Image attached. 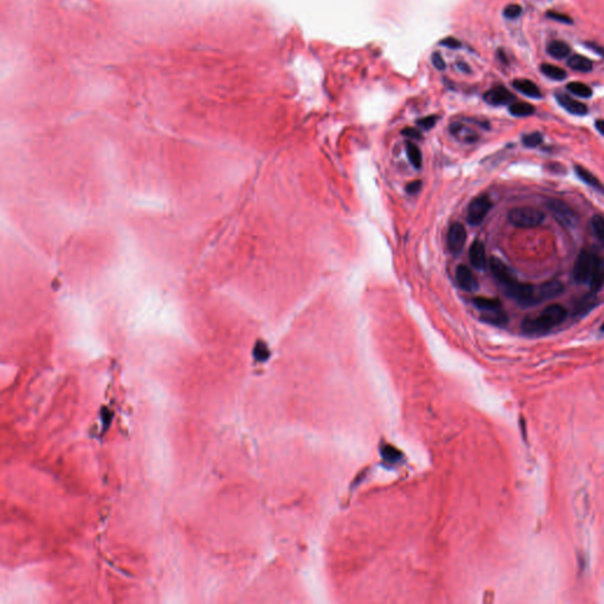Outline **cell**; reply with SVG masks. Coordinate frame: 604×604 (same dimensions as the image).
Segmentation results:
<instances>
[{
	"label": "cell",
	"instance_id": "cell-19",
	"mask_svg": "<svg viewBox=\"0 0 604 604\" xmlns=\"http://www.w3.org/2000/svg\"><path fill=\"white\" fill-rule=\"evenodd\" d=\"M548 53L556 59H563L570 53V48L567 42L560 40H553L548 45Z\"/></svg>",
	"mask_w": 604,
	"mask_h": 604
},
{
	"label": "cell",
	"instance_id": "cell-12",
	"mask_svg": "<svg viewBox=\"0 0 604 604\" xmlns=\"http://www.w3.org/2000/svg\"><path fill=\"white\" fill-rule=\"evenodd\" d=\"M468 256H470L471 265L473 266L476 269L483 270L486 267L487 260L485 246H484V243L482 241H479V240H476L471 245L470 251H468Z\"/></svg>",
	"mask_w": 604,
	"mask_h": 604
},
{
	"label": "cell",
	"instance_id": "cell-33",
	"mask_svg": "<svg viewBox=\"0 0 604 604\" xmlns=\"http://www.w3.org/2000/svg\"><path fill=\"white\" fill-rule=\"evenodd\" d=\"M440 44L448 49H460V46H462V42L455 37H445L444 39L440 41Z\"/></svg>",
	"mask_w": 604,
	"mask_h": 604
},
{
	"label": "cell",
	"instance_id": "cell-9",
	"mask_svg": "<svg viewBox=\"0 0 604 604\" xmlns=\"http://www.w3.org/2000/svg\"><path fill=\"white\" fill-rule=\"evenodd\" d=\"M490 268L493 276L495 277V280H497L503 287H505V286L516 281V276L513 275L512 270H511L502 260H499L498 257H491Z\"/></svg>",
	"mask_w": 604,
	"mask_h": 604
},
{
	"label": "cell",
	"instance_id": "cell-24",
	"mask_svg": "<svg viewBox=\"0 0 604 604\" xmlns=\"http://www.w3.org/2000/svg\"><path fill=\"white\" fill-rule=\"evenodd\" d=\"M406 153H407L408 160H409V162H411L414 168L420 169L421 165H423V157H421V153H420L419 148H418L414 143L407 142L406 143Z\"/></svg>",
	"mask_w": 604,
	"mask_h": 604
},
{
	"label": "cell",
	"instance_id": "cell-22",
	"mask_svg": "<svg viewBox=\"0 0 604 604\" xmlns=\"http://www.w3.org/2000/svg\"><path fill=\"white\" fill-rule=\"evenodd\" d=\"M451 133L453 135H456L457 137L464 139V141L466 142H473L477 139V135H476L473 131L467 129L465 125H463L462 123H455L451 125Z\"/></svg>",
	"mask_w": 604,
	"mask_h": 604
},
{
	"label": "cell",
	"instance_id": "cell-37",
	"mask_svg": "<svg viewBox=\"0 0 604 604\" xmlns=\"http://www.w3.org/2000/svg\"><path fill=\"white\" fill-rule=\"evenodd\" d=\"M596 127H597V130L604 136V121L599 119V121L596 122Z\"/></svg>",
	"mask_w": 604,
	"mask_h": 604
},
{
	"label": "cell",
	"instance_id": "cell-10",
	"mask_svg": "<svg viewBox=\"0 0 604 604\" xmlns=\"http://www.w3.org/2000/svg\"><path fill=\"white\" fill-rule=\"evenodd\" d=\"M456 280L459 287L463 290H466V292H476L479 287L477 277L474 276L473 272L465 265L457 267Z\"/></svg>",
	"mask_w": 604,
	"mask_h": 604
},
{
	"label": "cell",
	"instance_id": "cell-38",
	"mask_svg": "<svg viewBox=\"0 0 604 604\" xmlns=\"http://www.w3.org/2000/svg\"><path fill=\"white\" fill-rule=\"evenodd\" d=\"M457 67H458L459 70H462V71L465 72V73L471 72V70H470V68H468V65L464 64V63H458V64H457Z\"/></svg>",
	"mask_w": 604,
	"mask_h": 604
},
{
	"label": "cell",
	"instance_id": "cell-14",
	"mask_svg": "<svg viewBox=\"0 0 604 604\" xmlns=\"http://www.w3.org/2000/svg\"><path fill=\"white\" fill-rule=\"evenodd\" d=\"M512 87L520 91L521 94L530 97V98H541L542 92L537 85L529 79H516L513 80Z\"/></svg>",
	"mask_w": 604,
	"mask_h": 604
},
{
	"label": "cell",
	"instance_id": "cell-17",
	"mask_svg": "<svg viewBox=\"0 0 604 604\" xmlns=\"http://www.w3.org/2000/svg\"><path fill=\"white\" fill-rule=\"evenodd\" d=\"M481 317L485 322L494 325V326H505L509 322V317L502 308L490 312H483Z\"/></svg>",
	"mask_w": 604,
	"mask_h": 604
},
{
	"label": "cell",
	"instance_id": "cell-23",
	"mask_svg": "<svg viewBox=\"0 0 604 604\" xmlns=\"http://www.w3.org/2000/svg\"><path fill=\"white\" fill-rule=\"evenodd\" d=\"M541 70H542V72H543L544 75L550 79L564 80L565 78H567V72H565L562 68L556 67V65L542 64Z\"/></svg>",
	"mask_w": 604,
	"mask_h": 604
},
{
	"label": "cell",
	"instance_id": "cell-4",
	"mask_svg": "<svg viewBox=\"0 0 604 604\" xmlns=\"http://www.w3.org/2000/svg\"><path fill=\"white\" fill-rule=\"evenodd\" d=\"M492 207L491 200L486 195H482L473 199L468 204L466 219L467 222L472 226H478L481 224L486 215L489 214L490 209Z\"/></svg>",
	"mask_w": 604,
	"mask_h": 604
},
{
	"label": "cell",
	"instance_id": "cell-20",
	"mask_svg": "<svg viewBox=\"0 0 604 604\" xmlns=\"http://www.w3.org/2000/svg\"><path fill=\"white\" fill-rule=\"evenodd\" d=\"M509 111L514 117H528L535 114V106L525 102H517L511 104Z\"/></svg>",
	"mask_w": 604,
	"mask_h": 604
},
{
	"label": "cell",
	"instance_id": "cell-30",
	"mask_svg": "<svg viewBox=\"0 0 604 604\" xmlns=\"http://www.w3.org/2000/svg\"><path fill=\"white\" fill-rule=\"evenodd\" d=\"M431 60H432L433 67H435L437 70H439V71H444V70L446 69V63H445L444 58H443V56L440 55V53H438V52L433 53Z\"/></svg>",
	"mask_w": 604,
	"mask_h": 604
},
{
	"label": "cell",
	"instance_id": "cell-16",
	"mask_svg": "<svg viewBox=\"0 0 604 604\" xmlns=\"http://www.w3.org/2000/svg\"><path fill=\"white\" fill-rule=\"evenodd\" d=\"M604 284V261L601 257H598L597 263H596L594 272L591 274V277L589 280V285L592 293L598 292L602 288Z\"/></svg>",
	"mask_w": 604,
	"mask_h": 604
},
{
	"label": "cell",
	"instance_id": "cell-6",
	"mask_svg": "<svg viewBox=\"0 0 604 604\" xmlns=\"http://www.w3.org/2000/svg\"><path fill=\"white\" fill-rule=\"evenodd\" d=\"M548 207L555 219L565 228H572L577 223V215L570 206L559 200H550Z\"/></svg>",
	"mask_w": 604,
	"mask_h": 604
},
{
	"label": "cell",
	"instance_id": "cell-18",
	"mask_svg": "<svg viewBox=\"0 0 604 604\" xmlns=\"http://www.w3.org/2000/svg\"><path fill=\"white\" fill-rule=\"evenodd\" d=\"M568 67L578 72H589L592 70V61L587 57L580 55H574L569 57Z\"/></svg>",
	"mask_w": 604,
	"mask_h": 604
},
{
	"label": "cell",
	"instance_id": "cell-1",
	"mask_svg": "<svg viewBox=\"0 0 604 604\" xmlns=\"http://www.w3.org/2000/svg\"><path fill=\"white\" fill-rule=\"evenodd\" d=\"M567 317V312L560 305H551L540 315L528 316L523 320L522 331L528 335H544L558 326Z\"/></svg>",
	"mask_w": 604,
	"mask_h": 604
},
{
	"label": "cell",
	"instance_id": "cell-36",
	"mask_svg": "<svg viewBox=\"0 0 604 604\" xmlns=\"http://www.w3.org/2000/svg\"><path fill=\"white\" fill-rule=\"evenodd\" d=\"M587 46H588V48H589V49L594 50V51H595L596 53H598V55L604 56V48H602V46H599V45H597V44H594V42H587Z\"/></svg>",
	"mask_w": 604,
	"mask_h": 604
},
{
	"label": "cell",
	"instance_id": "cell-29",
	"mask_svg": "<svg viewBox=\"0 0 604 604\" xmlns=\"http://www.w3.org/2000/svg\"><path fill=\"white\" fill-rule=\"evenodd\" d=\"M522 14V7L518 4H510L505 7L504 15L508 19H516Z\"/></svg>",
	"mask_w": 604,
	"mask_h": 604
},
{
	"label": "cell",
	"instance_id": "cell-28",
	"mask_svg": "<svg viewBox=\"0 0 604 604\" xmlns=\"http://www.w3.org/2000/svg\"><path fill=\"white\" fill-rule=\"evenodd\" d=\"M542 142H543V136H542V134L540 133H532L525 135V136L523 137V143H524V145L528 146V148H536V146L540 145Z\"/></svg>",
	"mask_w": 604,
	"mask_h": 604
},
{
	"label": "cell",
	"instance_id": "cell-11",
	"mask_svg": "<svg viewBox=\"0 0 604 604\" xmlns=\"http://www.w3.org/2000/svg\"><path fill=\"white\" fill-rule=\"evenodd\" d=\"M484 99L491 105L497 106L505 105V104L512 102V100H514V96L506 88L502 87V85H497V87L492 88L484 95Z\"/></svg>",
	"mask_w": 604,
	"mask_h": 604
},
{
	"label": "cell",
	"instance_id": "cell-13",
	"mask_svg": "<svg viewBox=\"0 0 604 604\" xmlns=\"http://www.w3.org/2000/svg\"><path fill=\"white\" fill-rule=\"evenodd\" d=\"M556 99H557V102L559 103V105L564 107V109L567 111L570 112V114L577 115V116L587 115L588 107H587L586 104L578 102V100L574 99L572 97L564 95V94H557Z\"/></svg>",
	"mask_w": 604,
	"mask_h": 604
},
{
	"label": "cell",
	"instance_id": "cell-3",
	"mask_svg": "<svg viewBox=\"0 0 604 604\" xmlns=\"http://www.w3.org/2000/svg\"><path fill=\"white\" fill-rule=\"evenodd\" d=\"M598 256L591 251L583 250L578 255L574 266V278L578 284H589L591 274L594 272Z\"/></svg>",
	"mask_w": 604,
	"mask_h": 604
},
{
	"label": "cell",
	"instance_id": "cell-26",
	"mask_svg": "<svg viewBox=\"0 0 604 604\" xmlns=\"http://www.w3.org/2000/svg\"><path fill=\"white\" fill-rule=\"evenodd\" d=\"M596 306V296L595 295H588V296H584L582 300H580L578 304L575 306V312H574V315H584L587 314L588 312Z\"/></svg>",
	"mask_w": 604,
	"mask_h": 604
},
{
	"label": "cell",
	"instance_id": "cell-8",
	"mask_svg": "<svg viewBox=\"0 0 604 604\" xmlns=\"http://www.w3.org/2000/svg\"><path fill=\"white\" fill-rule=\"evenodd\" d=\"M563 292V285L559 281H549L541 285L535 289V295L532 297L531 306L541 304L545 300L552 299Z\"/></svg>",
	"mask_w": 604,
	"mask_h": 604
},
{
	"label": "cell",
	"instance_id": "cell-21",
	"mask_svg": "<svg viewBox=\"0 0 604 604\" xmlns=\"http://www.w3.org/2000/svg\"><path fill=\"white\" fill-rule=\"evenodd\" d=\"M473 304L478 309H481L482 313L502 308L501 301L497 299H491V297H476V299H473Z\"/></svg>",
	"mask_w": 604,
	"mask_h": 604
},
{
	"label": "cell",
	"instance_id": "cell-15",
	"mask_svg": "<svg viewBox=\"0 0 604 604\" xmlns=\"http://www.w3.org/2000/svg\"><path fill=\"white\" fill-rule=\"evenodd\" d=\"M575 171H576V175L579 177V180H582L584 183L590 185V187L594 188L595 190L604 192V187H603V184L601 183V181H599L597 177L594 175V174H591L589 170L583 168V166H580V165H576Z\"/></svg>",
	"mask_w": 604,
	"mask_h": 604
},
{
	"label": "cell",
	"instance_id": "cell-2",
	"mask_svg": "<svg viewBox=\"0 0 604 604\" xmlns=\"http://www.w3.org/2000/svg\"><path fill=\"white\" fill-rule=\"evenodd\" d=\"M544 214L531 207H518L509 211V221L518 228H535L543 223Z\"/></svg>",
	"mask_w": 604,
	"mask_h": 604
},
{
	"label": "cell",
	"instance_id": "cell-35",
	"mask_svg": "<svg viewBox=\"0 0 604 604\" xmlns=\"http://www.w3.org/2000/svg\"><path fill=\"white\" fill-rule=\"evenodd\" d=\"M402 134L405 135V136H408V137H412V138H418L419 139L421 137V134L419 131L416 130V129H412V127H407V129H405L402 131Z\"/></svg>",
	"mask_w": 604,
	"mask_h": 604
},
{
	"label": "cell",
	"instance_id": "cell-31",
	"mask_svg": "<svg viewBox=\"0 0 604 604\" xmlns=\"http://www.w3.org/2000/svg\"><path fill=\"white\" fill-rule=\"evenodd\" d=\"M548 17L553 19V20L564 23V24H571V23H572L571 18L569 17V15L563 14V13H559V12H556V11H550V12H548Z\"/></svg>",
	"mask_w": 604,
	"mask_h": 604
},
{
	"label": "cell",
	"instance_id": "cell-25",
	"mask_svg": "<svg viewBox=\"0 0 604 604\" xmlns=\"http://www.w3.org/2000/svg\"><path fill=\"white\" fill-rule=\"evenodd\" d=\"M567 89L572 95L582 97V98H590L592 96V90L589 85L580 82H571L567 85Z\"/></svg>",
	"mask_w": 604,
	"mask_h": 604
},
{
	"label": "cell",
	"instance_id": "cell-32",
	"mask_svg": "<svg viewBox=\"0 0 604 604\" xmlns=\"http://www.w3.org/2000/svg\"><path fill=\"white\" fill-rule=\"evenodd\" d=\"M437 123V116H427V117H424L418 121V125H420L421 127H424V129H431L436 125Z\"/></svg>",
	"mask_w": 604,
	"mask_h": 604
},
{
	"label": "cell",
	"instance_id": "cell-39",
	"mask_svg": "<svg viewBox=\"0 0 604 604\" xmlns=\"http://www.w3.org/2000/svg\"><path fill=\"white\" fill-rule=\"evenodd\" d=\"M601 331H603V332H604V322H603V325H602V327H601Z\"/></svg>",
	"mask_w": 604,
	"mask_h": 604
},
{
	"label": "cell",
	"instance_id": "cell-5",
	"mask_svg": "<svg viewBox=\"0 0 604 604\" xmlns=\"http://www.w3.org/2000/svg\"><path fill=\"white\" fill-rule=\"evenodd\" d=\"M535 289L536 288L533 286L529 284H522V282H518L517 280L504 287L506 295L511 297V299L516 300L523 307L531 306L532 297L535 295Z\"/></svg>",
	"mask_w": 604,
	"mask_h": 604
},
{
	"label": "cell",
	"instance_id": "cell-7",
	"mask_svg": "<svg viewBox=\"0 0 604 604\" xmlns=\"http://www.w3.org/2000/svg\"><path fill=\"white\" fill-rule=\"evenodd\" d=\"M466 242V229L462 223H452L447 231V248L453 255L462 253Z\"/></svg>",
	"mask_w": 604,
	"mask_h": 604
},
{
	"label": "cell",
	"instance_id": "cell-27",
	"mask_svg": "<svg viewBox=\"0 0 604 604\" xmlns=\"http://www.w3.org/2000/svg\"><path fill=\"white\" fill-rule=\"evenodd\" d=\"M591 229L599 242L604 246V218L596 215L591 219Z\"/></svg>",
	"mask_w": 604,
	"mask_h": 604
},
{
	"label": "cell",
	"instance_id": "cell-34",
	"mask_svg": "<svg viewBox=\"0 0 604 604\" xmlns=\"http://www.w3.org/2000/svg\"><path fill=\"white\" fill-rule=\"evenodd\" d=\"M420 188H421V182L414 181V182H411V183L407 185V191L409 193H417L418 191L420 190Z\"/></svg>",
	"mask_w": 604,
	"mask_h": 604
}]
</instances>
